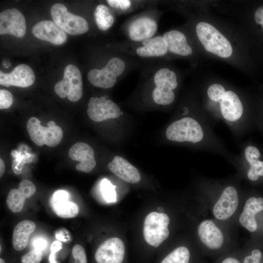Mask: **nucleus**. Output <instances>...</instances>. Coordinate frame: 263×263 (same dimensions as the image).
Returning a JSON list of instances; mask_svg holds the SVG:
<instances>
[{
    "label": "nucleus",
    "instance_id": "nucleus-31",
    "mask_svg": "<svg viewBox=\"0 0 263 263\" xmlns=\"http://www.w3.org/2000/svg\"><path fill=\"white\" fill-rule=\"evenodd\" d=\"M125 68L124 61L120 58L114 57L108 61L104 68L115 77L119 76Z\"/></svg>",
    "mask_w": 263,
    "mask_h": 263
},
{
    "label": "nucleus",
    "instance_id": "nucleus-37",
    "mask_svg": "<svg viewBox=\"0 0 263 263\" xmlns=\"http://www.w3.org/2000/svg\"><path fill=\"white\" fill-rule=\"evenodd\" d=\"M107 2L111 7L123 10L128 9L131 5L129 0H108Z\"/></svg>",
    "mask_w": 263,
    "mask_h": 263
},
{
    "label": "nucleus",
    "instance_id": "nucleus-14",
    "mask_svg": "<svg viewBox=\"0 0 263 263\" xmlns=\"http://www.w3.org/2000/svg\"><path fill=\"white\" fill-rule=\"evenodd\" d=\"M108 168L116 176L127 183L136 184L141 180L138 170L121 156H115L108 164Z\"/></svg>",
    "mask_w": 263,
    "mask_h": 263
},
{
    "label": "nucleus",
    "instance_id": "nucleus-22",
    "mask_svg": "<svg viewBox=\"0 0 263 263\" xmlns=\"http://www.w3.org/2000/svg\"><path fill=\"white\" fill-rule=\"evenodd\" d=\"M35 228V224L28 220L22 221L16 225L13 233L12 244L16 250H21L27 246L30 236Z\"/></svg>",
    "mask_w": 263,
    "mask_h": 263
},
{
    "label": "nucleus",
    "instance_id": "nucleus-19",
    "mask_svg": "<svg viewBox=\"0 0 263 263\" xmlns=\"http://www.w3.org/2000/svg\"><path fill=\"white\" fill-rule=\"evenodd\" d=\"M220 103L221 113L226 120L235 121L242 116L243 107L240 99L234 92L226 91Z\"/></svg>",
    "mask_w": 263,
    "mask_h": 263
},
{
    "label": "nucleus",
    "instance_id": "nucleus-41",
    "mask_svg": "<svg viewBox=\"0 0 263 263\" xmlns=\"http://www.w3.org/2000/svg\"><path fill=\"white\" fill-rule=\"evenodd\" d=\"M222 263H240L237 259L229 257L225 259Z\"/></svg>",
    "mask_w": 263,
    "mask_h": 263
},
{
    "label": "nucleus",
    "instance_id": "nucleus-10",
    "mask_svg": "<svg viewBox=\"0 0 263 263\" xmlns=\"http://www.w3.org/2000/svg\"><path fill=\"white\" fill-rule=\"evenodd\" d=\"M35 80V75L32 68L25 64L18 65L10 73L0 71V84L5 87L26 88L32 85Z\"/></svg>",
    "mask_w": 263,
    "mask_h": 263
},
{
    "label": "nucleus",
    "instance_id": "nucleus-13",
    "mask_svg": "<svg viewBox=\"0 0 263 263\" xmlns=\"http://www.w3.org/2000/svg\"><path fill=\"white\" fill-rule=\"evenodd\" d=\"M68 155L73 160L79 163L75 166L78 171L88 173L96 166L94 150L89 144L84 142H77L70 149Z\"/></svg>",
    "mask_w": 263,
    "mask_h": 263
},
{
    "label": "nucleus",
    "instance_id": "nucleus-36",
    "mask_svg": "<svg viewBox=\"0 0 263 263\" xmlns=\"http://www.w3.org/2000/svg\"><path fill=\"white\" fill-rule=\"evenodd\" d=\"M72 252L74 259L79 263H87L85 250L81 245H75L73 247Z\"/></svg>",
    "mask_w": 263,
    "mask_h": 263
},
{
    "label": "nucleus",
    "instance_id": "nucleus-12",
    "mask_svg": "<svg viewBox=\"0 0 263 263\" xmlns=\"http://www.w3.org/2000/svg\"><path fill=\"white\" fill-rule=\"evenodd\" d=\"M32 32L37 38L55 45L63 44L67 40L66 33L54 21H39L33 26Z\"/></svg>",
    "mask_w": 263,
    "mask_h": 263
},
{
    "label": "nucleus",
    "instance_id": "nucleus-17",
    "mask_svg": "<svg viewBox=\"0 0 263 263\" xmlns=\"http://www.w3.org/2000/svg\"><path fill=\"white\" fill-rule=\"evenodd\" d=\"M69 194L64 190L54 192L51 199V205L56 214L61 218H73L77 215L78 208L77 205L68 201Z\"/></svg>",
    "mask_w": 263,
    "mask_h": 263
},
{
    "label": "nucleus",
    "instance_id": "nucleus-18",
    "mask_svg": "<svg viewBox=\"0 0 263 263\" xmlns=\"http://www.w3.org/2000/svg\"><path fill=\"white\" fill-rule=\"evenodd\" d=\"M157 29V24L153 19L143 17L131 23L129 27V35L136 41H143L151 38Z\"/></svg>",
    "mask_w": 263,
    "mask_h": 263
},
{
    "label": "nucleus",
    "instance_id": "nucleus-26",
    "mask_svg": "<svg viewBox=\"0 0 263 263\" xmlns=\"http://www.w3.org/2000/svg\"><path fill=\"white\" fill-rule=\"evenodd\" d=\"M94 15L96 25L100 30H108L114 22L113 17L105 5H98L95 10Z\"/></svg>",
    "mask_w": 263,
    "mask_h": 263
},
{
    "label": "nucleus",
    "instance_id": "nucleus-7",
    "mask_svg": "<svg viewBox=\"0 0 263 263\" xmlns=\"http://www.w3.org/2000/svg\"><path fill=\"white\" fill-rule=\"evenodd\" d=\"M87 113L89 117L95 122L116 118L122 113L118 105L104 96L100 98L91 97L88 104Z\"/></svg>",
    "mask_w": 263,
    "mask_h": 263
},
{
    "label": "nucleus",
    "instance_id": "nucleus-39",
    "mask_svg": "<svg viewBox=\"0 0 263 263\" xmlns=\"http://www.w3.org/2000/svg\"><path fill=\"white\" fill-rule=\"evenodd\" d=\"M62 248V244L59 241H54L51 246V253L49 257L50 263H57L56 259V253Z\"/></svg>",
    "mask_w": 263,
    "mask_h": 263
},
{
    "label": "nucleus",
    "instance_id": "nucleus-6",
    "mask_svg": "<svg viewBox=\"0 0 263 263\" xmlns=\"http://www.w3.org/2000/svg\"><path fill=\"white\" fill-rule=\"evenodd\" d=\"M203 134L198 122L190 117L173 122L168 127L166 132L169 140L179 142H198L202 140Z\"/></svg>",
    "mask_w": 263,
    "mask_h": 263
},
{
    "label": "nucleus",
    "instance_id": "nucleus-42",
    "mask_svg": "<svg viewBox=\"0 0 263 263\" xmlns=\"http://www.w3.org/2000/svg\"><path fill=\"white\" fill-rule=\"evenodd\" d=\"M5 164L1 158L0 159V176L1 177L5 171Z\"/></svg>",
    "mask_w": 263,
    "mask_h": 263
},
{
    "label": "nucleus",
    "instance_id": "nucleus-1",
    "mask_svg": "<svg viewBox=\"0 0 263 263\" xmlns=\"http://www.w3.org/2000/svg\"><path fill=\"white\" fill-rule=\"evenodd\" d=\"M196 30L198 39L206 51L223 58L232 55V48L229 41L212 25L200 22Z\"/></svg>",
    "mask_w": 263,
    "mask_h": 263
},
{
    "label": "nucleus",
    "instance_id": "nucleus-29",
    "mask_svg": "<svg viewBox=\"0 0 263 263\" xmlns=\"http://www.w3.org/2000/svg\"><path fill=\"white\" fill-rule=\"evenodd\" d=\"M190 253L185 246H180L168 254L161 263H188Z\"/></svg>",
    "mask_w": 263,
    "mask_h": 263
},
{
    "label": "nucleus",
    "instance_id": "nucleus-35",
    "mask_svg": "<svg viewBox=\"0 0 263 263\" xmlns=\"http://www.w3.org/2000/svg\"><path fill=\"white\" fill-rule=\"evenodd\" d=\"M13 102L12 94L8 90H0V109H5L10 108Z\"/></svg>",
    "mask_w": 263,
    "mask_h": 263
},
{
    "label": "nucleus",
    "instance_id": "nucleus-25",
    "mask_svg": "<svg viewBox=\"0 0 263 263\" xmlns=\"http://www.w3.org/2000/svg\"><path fill=\"white\" fill-rule=\"evenodd\" d=\"M154 82L157 87L175 89L178 85L175 73L168 68L159 70L154 76Z\"/></svg>",
    "mask_w": 263,
    "mask_h": 263
},
{
    "label": "nucleus",
    "instance_id": "nucleus-9",
    "mask_svg": "<svg viewBox=\"0 0 263 263\" xmlns=\"http://www.w3.org/2000/svg\"><path fill=\"white\" fill-rule=\"evenodd\" d=\"M125 251L124 244L120 239L111 238L99 245L95 253V260L97 263H122Z\"/></svg>",
    "mask_w": 263,
    "mask_h": 263
},
{
    "label": "nucleus",
    "instance_id": "nucleus-5",
    "mask_svg": "<svg viewBox=\"0 0 263 263\" xmlns=\"http://www.w3.org/2000/svg\"><path fill=\"white\" fill-rule=\"evenodd\" d=\"M51 14L53 21L65 33L70 35H81L89 30L88 23L84 18L68 12L62 4L53 5Z\"/></svg>",
    "mask_w": 263,
    "mask_h": 263
},
{
    "label": "nucleus",
    "instance_id": "nucleus-15",
    "mask_svg": "<svg viewBox=\"0 0 263 263\" xmlns=\"http://www.w3.org/2000/svg\"><path fill=\"white\" fill-rule=\"evenodd\" d=\"M198 233L201 242L210 249H218L224 243L222 232L211 220L202 221L199 225Z\"/></svg>",
    "mask_w": 263,
    "mask_h": 263
},
{
    "label": "nucleus",
    "instance_id": "nucleus-4",
    "mask_svg": "<svg viewBox=\"0 0 263 263\" xmlns=\"http://www.w3.org/2000/svg\"><path fill=\"white\" fill-rule=\"evenodd\" d=\"M54 90L61 98L67 97L72 102L80 100L83 95V83L78 68L73 64L68 65L64 69L62 80L56 83Z\"/></svg>",
    "mask_w": 263,
    "mask_h": 263
},
{
    "label": "nucleus",
    "instance_id": "nucleus-23",
    "mask_svg": "<svg viewBox=\"0 0 263 263\" xmlns=\"http://www.w3.org/2000/svg\"><path fill=\"white\" fill-rule=\"evenodd\" d=\"M143 46L138 47L136 52L143 57L160 56L168 51L166 41L163 37L157 36L143 41Z\"/></svg>",
    "mask_w": 263,
    "mask_h": 263
},
{
    "label": "nucleus",
    "instance_id": "nucleus-2",
    "mask_svg": "<svg viewBox=\"0 0 263 263\" xmlns=\"http://www.w3.org/2000/svg\"><path fill=\"white\" fill-rule=\"evenodd\" d=\"M26 129L32 141L38 146L46 145L50 147H55L63 138L62 130L53 120L48 123L47 127H44L41 125L38 118L32 117L27 121Z\"/></svg>",
    "mask_w": 263,
    "mask_h": 263
},
{
    "label": "nucleus",
    "instance_id": "nucleus-34",
    "mask_svg": "<svg viewBox=\"0 0 263 263\" xmlns=\"http://www.w3.org/2000/svg\"><path fill=\"white\" fill-rule=\"evenodd\" d=\"M18 189L24 194L26 198L32 196L36 190L35 185L28 180L21 181L19 184Z\"/></svg>",
    "mask_w": 263,
    "mask_h": 263
},
{
    "label": "nucleus",
    "instance_id": "nucleus-28",
    "mask_svg": "<svg viewBox=\"0 0 263 263\" xmlns=\"http://www.w3.org/2000/svg\"><path fill=\"white\" fill-rule=\"evenodd\" d=\"M26 199L24 194L18 188H13L10 190L8 194L7 205L12 212L18 213L22 209Z\"/></svg>",
    "mask_w": 263,
    "mask_h": 263
},
{
    "label": "nucleus",
    "instance_id": "nucleus-30",
    "mask_svg": "<svg viewBox=\"0 0 263 263\" xmlns=\"http://www.w3.org/2000/svg\"><path fill=\"white\" fill-rule=\"evenodd\" d=\"M152 98L156 103L167 105L174 101L175 95L172 90L156 87L152 92Z\"/></svg>",
    "mask_w": 263,
    "mask_h": 263
},
{
    "label": "nucleus",
    "instance_id": "nucleus-11",
    "mask_svg": "<svg viewBox=\"0 0 263 263\" xmlns=\"http://www.w3.org/2000/svg\"><path fill=\"white\" fill-rule=\"evenodd\" d=\"M239 203L236 189L232 186L227 187L223 191L213 208V213L218 219L225 220L235 212Z\"/></svg>",
    "mask_w": 263,
    "mask_h": 263
},
{
    "label": "nucleus",
    "instance_id": "nucleus-33",
    "mask_svg": "<svg viewBox=\"0 0 263 263\" xmlns=\"http://www.w3.org/2000/svg\"><path fill=\"white\" fill-rule=\"evenodd\" d=\"M42 257L41 251L34 248L22 256L21 262V263H40Z\"/></svg>",
    "mask_w": 263,
    "mask_h": 263
},
{
    "label": "nucleus",
    "instance_id": "nucleus-8",
    "mask_svg": "<svg viewBox=\"0 0 263 263\" xmlns=\"http://www.w3.org/2000/svg\"><path fill=\"white\" fill-rule=\"evenodd\" d=\"M26 20L18 9H8L0 14V34H9L17 38L23 37L26 32Z\"/></svg>",
    "mask_w": 263,
    "mask_h": 263
},
{
    "label": "nucleus",
    "instance_id": "nucleus-40",
    "mask_svg": "<svg viewBox=\"0 0 263 263\" xmlns=\"http://www.w3.org/2000/svg\"><path fill=\"white\" fill-rule=\"evenodd\" d=\"M34 248L39 249L40 250H43L47 245V243L45 240L43 239H38L34 242Z\"/></svg>",
    "mask_w": 263,
    "mask_h": 263
},
{
    "label": "nucleus",
    "instance_id": "nucleus-44",
    "mask_svg": "<svg viewBox=\"0 0 263 263\" xmlns=\"http://www.w3.org/2000/svg\"><path fill=\"white\" fill-rule=\"evenodd\" d=\"M0 263H5L4 261L2 259L0 258Z\"/></svg>",
    "mask_w": 263,
    "mask_h": 263
},
{
    "label": "nucleus",
    "instance_id": "nucleus-38",
    "mask_svg": "<svg viewBox=\"0 0 263 263\" xmlns=\"http://www.w3.org/2000/svg\"><path fill=\"white\" fill-rule=\"evenodd\" d=\"M261 258V252L258 249H254L251 252V255L247 256L244 258V263H260Z\"/></svg>",
    "mask_w": 263,
    "mask_h": 263
},
{
    "label": "nucleus",
    "instance_id": "nucleus-3",
    "mask_svg": "<svg viewBox=\"0 0 263 263\" xmlns=\"http://www.w3.org/2000/svg\"><path fill=\"white\" fill-rule=\"evenodd\" d=\"M169 218L164 213L152 212L145 218L143 235L146 242L155 247L159 246L169 235Z\"/></svg>",
    "mask_w": 263,
    "mask_h": 263
},
{
    "label": "nucleus",
    "instance_id": "nucleus-16",
    "mask_svg": "<svg viewBox=\"0 0 263 263\" xmlns=\"http://www.w3.org/2000/svg\"><path fill=\"white\" fill-rule=\"evenodd\" d=\"M263 210V198L252 197L245 202L243 210L239 217V222L250 232L257 229L255 215Z\"/></svg>",
    "mask_w": 263,
    "mask_h": 263
},
{
    "label": "nucleus",
    "instance_id": "nucleus-20",
    "mask_svg": "<svg viewBox=\"0 0 263 263\" xmlns=\"http://www.w3.org/2000/svg\"><path fill=\"white\" fill-rule=\"evenodd\" d=\"M163 37L169 52L183 56H189L192 53V48L182 32L177 30L170 31L165 33Z\"/></svg>",
    "mask_w": 263,
    "mask_h": 263
},
{
    "label": "nucleus",
    "instance_id": "nucleus-21",
    "mask_svg": "<svg viewBox=\"0 0 263 263\" xmlns=\"http://www.w3.org/2000/svg\"><path fill=\"white\" fill-rule=\"evenodd\" d=\"M244 154L249 165L247 177L252 181H256L263 176V160L260 150L255 146H248L245 149Z\"/></svg>",
    "mask_w": 263,
    "mask_h": 263
},
{
    "label": "nucleus",
    "instance_id": "nucleus-32",
    "mask_svg": "<svg viewBox=\"0 0 263 263\" xmlns=\"http://www.w3.org/2000/svg\"><path fill=\"white\" fill-rule=\"evenodd\" d=\"M225 93L224 87L219 84H214L209 87L207 95L209 98L216 102H220Z\"/></svg>",
    "mask_w": 263,
    "mask_h": 263
},
{
    "label": "nucleus",
    "instance_id": "nucleus-27",
    "mask_svg": "<svg viewBox=\"0 0 263 263\" xmlns=\"http://www.w3.org/2000/svg\"><path fill=\"white\" fill-rule=\"evenodd\" d=\"M116 186L113 185L108 179L101 180L95 187V192L99 194L105 202L113 203L116 201Z\"/></svg>",
    "mask_w": 263,
    "mask_h": 263
},
{
    "label": "nucleus",
    "instance_id": "nucleus-24",
    "mask_svg": "<svg viewBox=\"0 0 263 263\" xmlns=\"http://www.w3.org/2000/svg\"><path fill=\"white\" fill-rule=\"evenodd\" d=\"M88 79L93 85L101 88H112L116 82V77L104 68L91 70L88 73Z\"/></svg>",
    "mask_w": 263,
    "mask_h": 263
},
{
    "label": "nucleus",
    "instance_id": "nucleus-43",
    "mask_svg": "<svg viewBox=\"0 0 263 263\" xmlns=\"http://www.w3.org/2000/svg\"><path fill=\"white\" fill-rule=\"evenodd\" d=\"M2 65L3 67L7 68L11 65V63L9 59H4L2 62Z\"/></svg>",
    "mask_w": 263,
    "mask_h": 263
}]
</instances>
